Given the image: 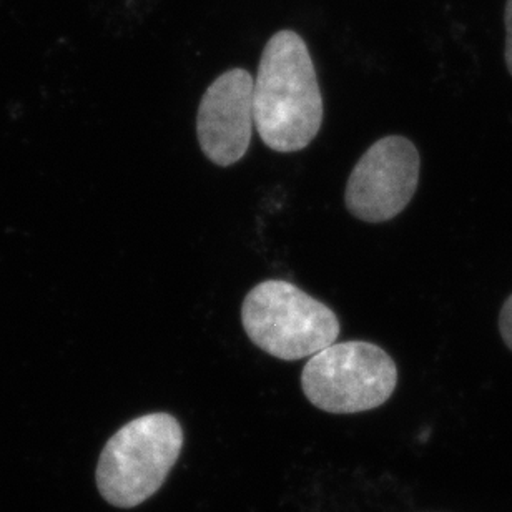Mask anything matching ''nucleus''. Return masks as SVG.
I'll list each match as a JSON object with an SVG mask.
<instances>
[{"label":"nucleus","mask_w":512,"mask_h":512,"mask_svg":"<svg viewBox=\"0 0 512 512\" xmlns=\"http://www.w3.org/2000/svg\"><path fill=\"white\" fill-rule=\"evenodd\" d=\"M504 20H506V52H504V57H506L509 74L512 75V0L506 2Z\"/></svg>","instance_id":"6e6552de"},{"label":"nucleus","mask_w":512,"mask_h":512,"mask_svg":"<svg viewBox=\"0 0 512 512\" xmlns=\"http://www.w3.org/2000/svg\"><path fill=\"white\" fill-rule=\"evenodd\" d=\"M253 79L245 69L220 75L203 94L198 107V143L205 157L220 167H232L247 155L252 142Z\"/></svg>","instance_id":"423d86ee"},{"label":"nucleus","mask_w":512,"mask_h":512,"mask_svg":"<svg viewBox=\"0 0 512 512\" xmlns=\"http://www.w3.org/2000/svg\"><path fill=\"white\" fill-rule=\"evenodd\" d=\"M242 323L253 345L283 361L311 358L340 336L330 306L283 280L263 281L245 296Z\"/></svg>","instance_id":"7ed1b4c3"},{"label":"nucleus","mask_w":512,"mask_h":512,"mask_svg":"<svg viewBox=\"0 0 512 512\" xmlns=\"http://www.w3.org/2000/svg\"><path fill=\"white\" fill-rule=\"evenodd\" d=\"M419 167L418 148L408 138L389 135L373 143L346 183L348 212L366 223L398 217L416 193Z\"/></svg>","instance_id":"39448f33"},{"label":"nucleus","mask_w":512,"mask_h":512,"mask_svg":"<svg viewBox=\"0 0 512 512\" xmlns=\"http://www.w3.org/2000/svg\"><path fill=\"white\" fill-rule=\"evenodd\" d=\"M499 331L504 343L512 351V295L504 301L503 310L499 313Z\"/></svg>","instance_id":"0eeeda50"},{"label":"nucleus","mask_w":512,"mask_h":512,"mask_svg":"<svg viewBox=\"0 0 512 512\" xmlns=\"http://www.w3.org/2000/svg\"><path fill=\"white\" fill-rule=\"evenodd\" d=\"M182 424L168 413L128 421L105 443L95 469L100 496L114 508L132 509L160 491L182 453Z\"/></svg>","instance_id":"f03ea898"},{"label":"nucleus","mask_w":512,"mask_h":512,"mask_svg":"<svg viewBox=\"0 0 512 512\" xmlns=\"http://www.w3.org/2000/svg\"><path fill=\"white\" fill-rule=\"evenodd\" d=\"M256 132L270 150L300 152L323 124V95L305 40L293 30L276 32L253 84Z\"/></svg>","instance_id":"f257e3e1"},{"label":"nucleus","mask_w":512,"mask_h":512,"mask_svg":"<svg viewBox=\"0 0 512 512\" xmlns=\"http://www.w3.org/2000/svg\"><path fill=\"white\" fill-rule=\"evenodd\" d=\"M398 386L393 358L368 341H345L311 356L301 388L315 408L331 414H356L380 408Z\"/></svg>","instance_id":"20e7f679"}]
</instances>
